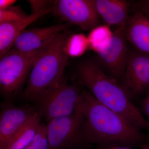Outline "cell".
<instances>
[{
  "label": "cell",
  "mask_w": 149,
  "mask_h": 149,
  "mask_svg": "<svg viewBox=\"0 0 149 149\" xmlns=\"http://www.w3.org/2000/svg\"><path fill=\"white\" fill-rule=\"evenodd\" d=\"M82 93L77 84L68 83L64 77L34 103L38 113L47 122L75 113L81 104Z\"/></svg>",
  "instance_id": "5b68a950"
},
{
  "label": "cell",
  "mask_w": 149,
  "mask_h": 149,
  "mask_svg": "<svg viewBox=\"0 0 149 149\" xmlns=\"http://www.w3.org/2000/svg\"><path fill=\"white\" fill-rule=\"evenodd\" d=\"M48 145L47 126L42 124L32 142L23 149H48Z\"/></svg>",
  "instance_id": "d6986e66"
},
{
  "label": "cell",
  "mask_w": 149,
  "mask_h": 149,
  "mask_svg": "<svg viewBox=\"0 0 149 149\" xmlns=\"http://www.w3.org/2000/svg\"><path fill=\"white\" fill-rule=\"evenodd\" d=\"M88 47V37L82 34L71 35L67 42L68 53L71 56L77 57L82 55Z\"/></svg>",
  "instance_id": "e0dca14e"
},
{
  "label": "cell",
  "mask_w": 149,
  "mask_h": 149,
  "mask_svg": "<svg viewBox=\"0 0 149 149\" xmlns=\"http://www.w3.org/2000/svg\"><path fill=\"white\" fill-rule=\"evenodd\" d=\"M52 8L39 13L30 14L27 18L19 21L0 23V56L6 53L12 48L19 35L29 24L38 18L52 12Z\"/></svg>",
  "instance_id": "5bb4252c"
},
{
  "label": "cell",
  "mask_w": 149,
  "mask_h": 149,
  "mask_svg": "<svg viewBox=\"0 0 149 149\" xmlns=\"http://www.w3.org/2000/svg\"><path fill=\"white\" fill-rule=\"evenodd\" d=\"M125 37L137 50L149 55V19L139 10L129 17Z\"/></svg>",
  "instance_id": "7c38bea8"
},
{
  "label": "cell",
  "mask_w": 149,
  "mask_h": 149,
  "mask_svg": "<svg viewBox=\"0 0 149 149\" xmlns=\"http://www.w3.org/2000/svg\"><path fill=\"white\" fill-rule=\"evenodd\" d=\"M41 118L40 114L36 112L14 136L6 149H23L28 146L42 125Z\"/></svg>",
  "instance_id": "9a60e30c"
},
{
  "label": "cell",
  "mask_w": 149,
  "mask_h": 149,
  "mask_svg": "<svg viewBox=\"0 0 149 149\" xmlns=\"http://www.w3.org/2000/svg\"><path fill=\"white\" fill-rule=\"evenodd\" d=\"M113 35L109 25L98 26L91 30L88 36L89 47L97 54L102 52L110 45Z\"/></svg>",
  "instance_id": "2e32d148"
},
{
  "label": "cell",
  "mask_w": 149,
  "mask_h": 149,
  "mask_svg": "<svg viewBox=\"0 0 149 149\" xmlns=\"http://www.w3.org/2000/svg\"><path fill=\"white\" fill-rule=\"evenodd\" d=\"M28 2L31 7V14H35L52 8L54 1L31 0Z\"/></svg>",
  "instance_id": "ffe728a7"
},
{
  "label": "cell",
  "mask_w": 149,
  "mask_h": 149,
  "mask_svg": "<svg viewBox=\"0 0 149 149\" xmlns=\"http://www.w3.org/2000/svg\"><path fill=\"white\" fill-rule=\"evenodd\" d=\"M142 113L149 121V90L142 104Z\"/></svg>",
  "instance_id": "44dd1931"
},
{
  "label": "cell",
  "mask_w": 149,
  "mask_h": 149,
  "mask_svg": "<svg viewBox=\"0 0 149 149\" xmlns=\"http://www.w3.org/2000/svg\"><path fill=\"white\" fill-rule=\"evenodd\" d=\"M106 149H137L134 148L133 147L128 146H118V145H116V146H111L107 148Z\"/></svg>",
  "instance_id": "cb8c5ba5"
},
{
  "label": "cell",
  "mask_w": 149,
  "mask_h": 149,
  "mask_svg": "<svg viewBox=\"0 0 149 149\" xmlns=\"http://www.w3.org/2000/svg\"><path fill=\"white\" fill-rule=\"evenodd\" d=\"M97 149V148H94V147H91V148H86V149Z\"/></svg>",
  "instance_id": "484cf974"
},
{
  "label": "cell",
  "mask_w": 149,
  "mask_h": 149,
  "mask_svg": "<svg viewBox=\"0 0 149 149\" xmlns=\"http://www.w3.org/2000/svg\"><path fill=\"white\" fill-rule=\"evenodd\" d=\"M76 76L79 83L95 98L125 118L141 131L149 133V121L133 103L119 80L102 69L97 62L87 60L77 65Z\"/></svg>",
  "instance_id": "7a4b0ae2"
},
{
  "label": "cell",
  "mask_w": 149,
  "mask_h": 149,
  "mask_svg": "<svg viewBox=\"0 0 149 149\" xmlns=\"http://www.w3.org/2000/svg\"><path fill=\"white\" fill-rule=\"evenodd\" d=\"M70 36L65 30L44 46L33 63L26 87L19 97L22 100L35 103L64 77L69 61L66 45Z\"/></svg>",
  "instance_id": "3957f363"
},
{
  "label": "cell",
  "mask_w": 149,
  "mask_h": 149,
  "mask_svg": "<svg viewBox=\"0 0 149 149\" xmlns=\"http://www.w3.org/2000/svg\"><path fill=\"white\" fill-rule=\"evenodd\" d=\"M15 0H1L0 1V10L7 8L12 6L16 2Z\"/></svg>",
  "instance_id": "603a6c76"
},
{
  "label": "cell",
  "mask_w": 149,
  "mask_h": 149,
  "mask_svg": "<svg viewBox=\"0 0 149 149\" xmlns=\"http://www.w3.org/2000/svg\"><path fill=\"white\" fill-rule=\"evenodd\" d=\"M141 149H149V144L144 143L141 146Z\"/></svg>",
  "instance_id": "d4e9b609"
},
{
  "label": "cell",
  "mask_w": 149,
  "mask_h": 149,
  "mask_svg": "<svg viewBox=\"0 0 149 149\" xmlns=\"http://www.w3.org/2000/svg\"><path fill=\"white\" fill-rule=\"evenodd\" d=\"M43 47L29 53L21 52L12 48L1 56L0 93L5 102L12 103L20 97L33 63Z\"/></svg>",
  "instance_id": "277c9868"
},
{
  "label": "cell",
  "mask_w": 149,
  "mask_h": 149,
  "mask_svg": "<svg viewBox=\"0 0 149 149\" xmlns=\"http://www.w3.org/2000/svg\"><path fill=\"white\" fill-rule=\"evenodd\" d=\"M99 16L107 25L118 27L127 24L128 19V5L123 0H93Z\"/></svg>",
  "instance_id": "4fadbf2b"
},
{
  "label": "cell",
  "mask_w": 149,
  "mask_h": 149,
  "mask_svg": "<svg viewBox=\"0 0 149 149\" xmlns=\"http://www.w3.org/2000/svg\"><path fill=\"white\" fill-rule=\"evenodd\" d=\"M127 24L118 27L113 32L109 47L97 54L100 61L97 63L102 69L118 80H121L124 74L129 51L125 37Z\"/></svg>",
  "instance_id": "9c48e42d"
},
{
  "label": "cell",
  "mask_w": 149,
  "mask_h": 149,
  "mask_svg": "<svg viewBox=\"0 0 149 149\" xmlns=\"http://www.w3.org/2000/svg\"><path fill=\"white\" fill-rule=\"evenodd\" d=\"M80 106L74 114L47 122L48 149H84L91 148L85 141Z\"/></svg>",
  "instance_id": "8992f818"
},
{
  "label": "cell",
  "mask_w": 149,
  "mask_h": 149,
  "mask_svg": "<svg viewBox=\"0 0 149 149\" xmlns=\"http://www.w3.org/2000/svg\"><path fill=\"white\" fill-rule=\"evenodd\" d=\"M19 6H10L0 10V23L22 20L29 16Z\"/></svg>",
  "instance_id": "ac0fdd59"
},
{
  "label": "cell",
  "mask_w": 149,
  "mask_h": 149,
  "mask_svg": "<svg viewBox=\"0 0 149 149\" xmlns=\"http://www.w3.org/2000/svg\"><path fill=\"white\" fill-rule=\"evenodd\" d=\"M120 83L129 97H137L149 90V55L138 50L128 51Z\"/></svg>",
  "instance_id": "ba28073f"
},
{
  "label": "cell",
  "mask_w": 149,
  "mask_h": 149,
  "mask_svg": "<svg viewBox=\"0 0 149 149\" xmlns=\"http://www.w3.org/2000/svg\"><path fill=\"white\" fill-rule=\"evenodd\" d=\"M37 111L35 106L17 107L5 102L0 113V149H6L10 141L23 125Z\"/></svg>",
  "instance_id": "30bf717a"
},
{
  "label": "cell",
  "mask_w": 149,
  "mask_h": 149,
  "mask_svg": "<svg viewBox=\"0 0 149 149\" xmlns=\"http://www.w3.org/2000/svg\"><path fill=\"white\" fill-rule=\"evenodd\" d=\"M82 91L80 109L83 136L88 146L106 149L116 145L141 146L146 143L148 137L143 131L100 103L89 91Z\"/></svg>",
  "instance_id": "6da1fadb"
},
{
  "label": "cell",
  "mask_w": 149,
  "mask_h": 149,
  "mask_svg": "<svg viewBox=\"0 0 149 149\" xmlns=\"http://www.w3.org/2000/svg\"><path fill=\"white\" fill-rule=\"evenodd\" d=\"M52 12L66 23L87 31L97 27L99 23V15L93 0L54 1Z\"/></svg>",
  "instance_id": "52a82bcc"
},
{
  "label": "cell",
  "mask_w": 149,
  "mask_h": 149,
  "mask_svg": "<svg viewBox=\"0 0 149 149\" xmlns=\"http://www.w3.org/2000/svg\"><path fill=\"white\" fill-rule=\"evenodd\" d=\"M139 10L149 19V0L142 1L139 3Z\"/></svg>",
  "instance_id": "7402d4cb"
},
{
  "label": "cell",
  "mask_w": 149,
  "mask_h": 149,
  "mask_svg": "<svg viewBox=\"0 0 149 149\" xmlns=\"http://www.w3.org/2000/svg\"><path fill=\"white\" fill-rule=\"evenodd\" d=\"M71 24L62 23L50 27L24 30L15 41L12 48L21 52H35L47 44Z\"/></svg>",
  "instance_id": "8fae6325"
}]
</instances>
